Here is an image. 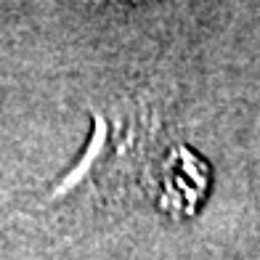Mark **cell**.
<instances>
[{
	"label": "cell",
	"mask_w": 260,
	"mask_h": 260,
	"mask_svg": "<svg viewBox=\"0 0 260 260\" xmlns=\"http://www.w3.org/2000/svg\"><path fill=\"white\" fill-rule=\"evenodd\" d=\"M207 186L205 162L194 157L188 149L173 151L170 159L162 165V205L175 210H194Z\"/></svg>",
	"instance_id": "cell-1"
},
{
	"label": "cell",
	"mask_w": 260,
	"mask_h": 260,
	"mask_svg": "<svg viewBox=\"0 0 260 260\" xmlns=\"http://www.w3.org/2000/svg\"><path fill=\"white\" fill-rule=\"evenodd\" d=\"M112 3H144V0H112Z\"/></svg>",
	"instance_id": "cell-2"
}]
</instances>
